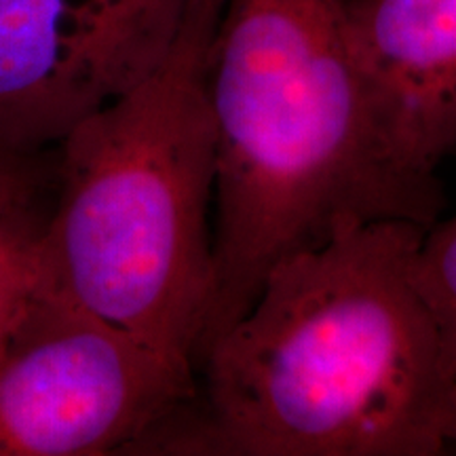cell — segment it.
<instances>
[{"label": "cell", "instance_id": "obj_1", "mask_svg": "<svg viewBox=\"0 0 456 456\" xmlns=\"http://www.w3.org/2000/svg\"><path fill=\"white\" fill-rule=\"evenodd\" d=\"M425 231L368 222L279 260L199 357L178 452H454L456 372L416 275Z\"/></svg>", "mask_w": 456, "mask_h": 456}, {"label": "cell", "instance_id": "obj_2", "mask_svg": "<svg viewBox=\"0 0 456 456\" xmlns=\"http://www.w3.org/2000/svg\"><path fill=\"white\" fill-rule=\"evenodd\" d=\"M208 95L216 285L201 353L285 256L368 222L442 218V182L408 175L376 138L349 0H224Z\"/></svg>", "mask_w": 456, "mask_h": 456}, {"label": "cell", "instance_id": "obj_3", "mask_svg": "<svg viewBox=\"0 0 456 456\" xmlns=\"http://www.w3.org/2000/svg\"><path fill=\"white\" fill-rule=\"evenodd\" d=\"M222 7L191 0L155 70L57 146L41 232L47 288L195 370L216 285L208 68Z\"/></svg>", "mask_w": 456, "mask_h": 456}, {"label": "cell", "instance_id": "obj_4", "mask_svg": "<svg viewBox=\"0 0 456 456\" xmlns=\"http://www.w3.org/2000/svg\"><path fill=\"white\" fill-rule=\"evenodd\" d=\"M199 374L43 283L0 346V456L171 452Z\"/></svg>", "mask_w": 456, "mask_h": 456}, {"label": "cell", "instance_id": "obj_5", "mask_svg": "<svg viewBox=\"0 0 456 456\" xmlns=\"http://www.w3.org/2000/svg\"><path fill=\"white\" fill-rule=\"evenodd\" d=\"M191 0H0V146L37 157L138 85Z\"/></svg>", "mask_w": 456, "mask_h": 456}, {"label": "cell", "instance_id": "obj_6", "mask_svg": "<svg viewBox=\"0 0 456 456\" xmlns=\"http://www.w3.org/2000/svg\"><path fill=\"white\" fill-rule=\"evenodd\" d=\"M349 32L380 146L440 180L456 151V0H349Z\"/></svg>", "mask_w": 456, "mask_h": 456}, {"label": "cell", "instance_id": "obj_7", "mask_svg": "<svg viewBox=\"0 0 456 456\" xmlns=\"http://www.w3.org/2000/svg\"><path fill=\"white\" fill-rule=\"evenodd\" d=\"M43 224L37 205L0 214V346L41 285Z\"/></svg>", "mask_w": 456, "mask_h": 456}, {"label": "cell", "instance_id": "obj_8", "mask_svg": "<svg viewBox=\"0 0 456 456\" xmlns=\"http://www.w3.org/2000/svg\"><path fill=\"white\" fill-rule=\"evenodd\" d=\"M416 275L440 330L444 355L456 372V214L425 231L416 254Z\"/></svg>", "mask_w": 456, "mask_h": 456}, {"label": "cell", "instance_id": "obj_9", "mask_svg": "<svg viewBox=\"0 0 456 456\" xmlns=\"http://www.w3.org/2000/svg\"><path fill=\"white\" fill-rule=\"evenodd\" d=\"M38 195V171L34 157H24L0 146V214L32 208Z\"/></svg>", "mask_w": 456, "mask_h": 456}]
</instances>
